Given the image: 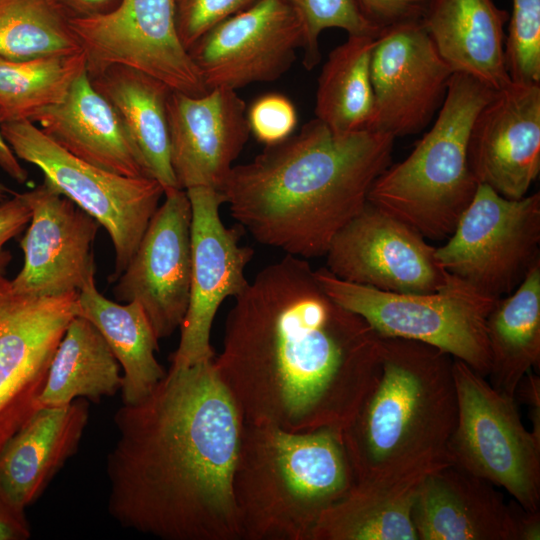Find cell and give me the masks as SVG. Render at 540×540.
<instances>
[{"instance_id": "obj_17", "label": "cell", "mask_w": 540, "mask_h": 540, "mask_svg": "<svg viewBox=\"0 0 540 540\" xmlns=\"http://www.w3.org/2000/svg\"><path fill=\"white\" fill-rule=\"evenodd\" d=\"M164 196L113 289L117 301L143 307L158 339L181 327L191 284V203L181 188Z\"/></svg>"}, {"instance_id": "obj_36", "label": "cell", "mask_w": 540, "mask_h": 540, "mask_svg": "<svg viewBox=\"0 0 540 540\" xmlns=\"http://www.w3.org/2000/svg\"><path fill=\"white\" fill-rule=\"evenodd\" d=\"M246 115L250 133L266 146L290 137L298 123L294 104L279 93L260 96L251 104Z\"/></svg>"}, {"instance_id": "obj_43", "label": "cell", "mask_w": 540, "mask_h": 540, "mask_svg": "<svg viewBox=\"0 0 540 540\" xmlns=\"http://www.w3.org/2000/svg\"><path fill=\"white\" fill-rule=\"evenodd\" d=\"M0 168L13 180L23 184L28 179V172L21 166L18 158L0 132Z\"/></svg>"}, {"instance_id": "obj_12", "label": "cell", "mask_w": 540, "mask_h": 540, "mask_svg": "<svg viewBox=\"0 0 540 540\" xmlns=\"http://www.w3.org/2000/svg\"><path fill=\"white\" fill-rule=\"evenodd\" d=\"M0 253V451L40 409L53 355L77 316L78 293L42 297L16 291Z\"/></svg>"}, {"instance_id": "obj_32", "label": "cell", "mask_w": 540, "mask_h": 540, "mask_svg": "<svg viewBox=\"0 0 540 540\" xmlns=\"http://www.w3.org/2000/svg\"><path fill=\"white\" fill-rule=\"evenodd\" d=\"M81 50L56 0H0V57L27 60Z\"/></svg>"}, {"instance_id": "obj_20", "label": "cell", "mask_w": 540, "mask_h": 540, "mask_svg": "<svg viewBox=\"0 0 540 540\" xmlns=\"http://www.w3.org/2000/svg\"><path fill=\"white\" fill-rule=\"evenodd\" d=\"M245 102L229 88L192 97L171 91L167 100L171 164L179 188L221 191L250 129Z\"/></svg>"}, {"instance_id": "obj_11", "label": "cell", "mask_w": 540, "mask_h": 540, "mask_svg": "<svg viewBox=\"0 0 540 540\" xmlns=\"http://www.w3.org/2000/svg\"><path fill=\"white\" fill-rule=\"evenodd\" d=\"M94 76L111 66L145 73L192 97L208 93L202 76L182 44L176 0H120L110 11L70 19Z\"/></svg>"}, {"instance_id": "obj_23", "label": "cell", "mask_w": 540, "mask_h": 540, "mask_svg": "<svg viewBox=\"0 0 540 540\" xmlns=\"http://www.w3.org/2000/svg\"><path fill=\"white\" fill-rule=\"evenodd\" d=\"M89 419V403L78 398L40 408L0 451V492L25 511L78 450Z\"/></svg>"}, {"instance_id": "obj_37", "label": "cell", "mask_w": 540, "mask_h": 540, "mask_svg": "<svg viewBox=\"0 0 540 540\" xmlns=\"http://www.w3.org/2000/svg\"><path fill=\"white\" fill-rule=\"evenodd\" d=\"M363 17L380 33L393 26L421 22L431 0H354Z\"/></svg>"}, {"instance_id": "obj_34", "label": "cell", "mask_w": 540, "mask_h": 540, "mask_svg": "<svg viewBox=\"0 0 540 540\" xmlns=\"http://www.w3.org/2000/svg\"><path fill=\"white\" fill-rule=\"evenodd\" d=\"M505 65L512 82L540 84V0H512Z\"/></svg>"}, {"instance_id": "obj_38", "label": "cell", "mask_w": 540, "mask_h": 540, "mask_svg": "<svg viewBox=\"0 0 540 540\" xmlns=\"http://www.w3.org/2000/svg\"><path fill=\"white\" fill-rule=\"evenodd\" d=\"M31 209L24 193H13V197L0 204V253L4 244L17 236L29 223Z\"/></svg>"}, {"instance_id": "obj_27", "label": "cell", "mask_w": 540, "mask_h": 540, "mask_svg": "<svg viewBox=\"0 0 540 540\" xmlns=\"http://www.w3.org/2000/svg\"><path fill=\"white\" fill-rule=\"evenodd\" d=\"M424 476L355 483L322 514L311 540H418L412 508Z\"/></svg>"}, {"instance_id": "obj_22", "label": "cell", "mask_w": 540, "mask_h": 540, "mask_svg": "<svg viewBox=\"0 0 540 540\" xmlns=\"http://www.w3.org/2000/svg\"><path fill=\"white\" fill-rule=\"evenodd\" d=\"M72 155L109 172L152 178L113 105L93 86L86 70L64 100L32 120Z\"/></svg>"}, {"instance_id": "obj_30", "label": "cell", "mask_w": 540, "mask_h": 540, "mask_svg": "<svg viewBox=\"0 0 540 540\" xmlns=\"http://www.w3.org/2000/svg\"><path fill=\"white\" fill-rule=\"evenodd\" d=\"M376 37L348 36L330 52L322 67L316 119L336 134L370 129L375 106L370 61Z\"/></svg>"}, {"instance_id": "obj_19", "label": "cell", "mask_w": 540, "mask_h": 540, "mask_svg": "<svg viewBox=\"0 0 540 540\" xmlns=\"http://www.w3.org/2000/svg\"><path fill=\"white\" fill-rule=\"evenodd\" d=\"M468 161L478 184L509 199L527 195L540 172V84L495 91L472 124Z\"/></svg>"}, {"instance_id": "obj_39", "label": "cell", "mask_w": 540, "mask_h": 540, "mask_svg": "<svg viewBox=\"0 0 540 540\" xmlns=\"http://www.w3.org/2000/svg\"><path fill=\"white\" fill-rule=\"evenodd\" d=\"M515 397L526 405L532 423L530 431L540 441V378L532 370L525 374L518 383Z\"/></svg>"}, {"instance_id": "obj_1", "label": "cell", "mask_w": 540, "mask_h": 540, "mask_svg": "<svg viewBox=\"0 0 540 540\" xmlns=\"http://www.w3.org/2000/svg\"><path fill=\"white\" fill-rule=\"evenodd\" d=\"M379 341L286 254L234 297L213 364L244 421L342 432L379 376Z\"/></svg>"}, {"instance_id": "obj_40", "label": "cell", "mask_w": 540, "mask_h": 540, "mask_svg": "<svg viewBox=\"0 0 540 540\" xmlns=\"http://www.w3.org/2000/svg\"><path fill=\"white\" fill-rule=\"evenodd\" d=\"M30 536L25 511L11 505L0 492V540H26Z\"/></svg>"}, {"instance_id": "obj_3", "label": "cell", "mask_w": 540, "mask_h": 540, "mask_svg": "<svg viewBox=\"0 0 540 540\" xmlns=\"http://www.w3.org/2000/svg\"><path fill=\"white\" fill-rule=\"evenodd\" d=\"M395 138L336 134L318 119L234 165L222 189L232 217L261 244L300 258L325 256L391 164Z\"/></svg>"}, {"instance_id": "obj_13", "label": "cell", "mask_w": 540, "mask_h": 540, "mask_svg": "<svg viewBox=\"0 0 540 540\" xmlns=\"http://www.w3.org/2000/svg\"><path fill=\"white\" fill-rule=\"evenodd\" d=\"M186 191L192 210L190 298L179 345L171 356L173 367L214 359L213 320L226 298L248 286L244 271L254 255L252 248L240 244L243 228L222 222L219 208L225 200L219 190L198 186Z\"/></svg>"}, {"instance_id": "obj_8", "label": "cell", "mask_w": 540, "mask_h": 540, "mask_svg": "<svg viewBox=\"0 0 540 540\" xmlns=\"http://www.w3.org/2000/svg\"><path fill=\"white\" fill-rule=\"evenodd\" d=\"M18 159L38 167L44 181L92 216L108 232L115 252V282L134 255L164 195L149 177H128L72 155L28 120L0 125Z\"/></svg>"}, {"instance_id": "obj_33", "label": "cell", "mask_w": 540, "mask_h": 540, "mask_svg": "<svg viewBox=\"0 0 540 540\" xmlns=\"http://www.w3.org/2000/svg\"><path fill=\"white\" fill-rule=\"evenodd\" d=\"M298 16L303 28V65L313 69L321 60L319 38L325 29L376 37L379 32L363 17L354 0H282Z\"/></svg>"}, {"instance_id": "obj_28", "label": "cell", "mask_w": 540, "mask_h": 540, "mask_svg": "<svg viewBox=\"0 0 540 540\" xmlns=\"http://www.w3.org/2000/svg\"><path fill=\"white\" fill-rule=\"evenodd\" d=\"M486 332L489 383L514 398L522 377L540 363V262L512 293L497 299Z\"/></svg>"}, {"instance_id": "obj_21", "label": "cell", "mask_w": 540, "mask_h": 540, "mask_svg": "<svg viewBox=\"0 0 540 540\" xmlns=\"http://www.w3.org/2000/svg\"><path fill=\"white\" fill-rule=\"evenodd\" d=\"M418 540H517L510 504L494 485L453 465L424 476L412 508Z\"/></svg>"}, {"instance_id": "obj_29", "label": "cell", "mask_w": 540, "mask_h": 540, "mask_svg": "<svg viewBox=\"0 0 540 540\" xmlns=\"http://www.w3.org/2000/svg\"><path fill=\"white\" fill-rule=\"evenodd\" d=\"M120 364L98 329L75 316L51 360L39 397L42 407H59L78 398L99 402L122 387Z\"/></svg>"}, {"instance_id": "obj_18", "label": "cell", "mask_w": 540, "mask_h": 540, "mask_svg": "<svg viewBox=\"0 0 540 540\" xmlns=\"http://www.w3.org/2000/svg\"><path fill=\"white\" fill-rule=\"evenodd\" d=\"M24 196L31 218L20 241L24 264L11 280L13 288L42 297L79 292L94 278L93 242L100 224L45 181Z\"/></svg>"}, {"instance_id": "obj_35", "label": "cell", "mask_w": 540, "mask_h": 540, "mask_svg": "<svg viewBox=\"0 0 540 540\" xmlns=\"http://www.w3.org/2000/svg\"><path fill=\"white\" fill-rule=\"evenodd\" d=\"M258 0H176L180 40L188 50L202 35Z\"/></svg>"}, {"instance_id": "obj_15", "label": "cell", "mask_w": 540, "mask_h": 540, "mask_svg": "<svg viewBox=\"0 0 540 540\" xmlns=\"http://www.w3.org/2000/svg\"><path fill=\"white\" fill-rule=\"evenodd\" d=\"M304 44L295 11L282 0H258L202 35L188 52L208 91L237 90L280 78Z\"/></svg>"}, {"instance_id": "obj_25", "label": "cell", "mask_w": 540, "mask_h": 540, "mask_svg": "<svg viewBox=\"0 0 540 540\" xmlns=\"http://www.w3.org/2000/svg\"><path fill=\"white\" fill-rule=\"evenodd\" d=\"M90 78L118 112L150 176L163 186L164 192L179 188L171 164L167 117V100L172 90L161 81L124 66L108 67Z\"/></svg>"}, {"instance_id": "obj_9", "label": "cell", "mask_w": 540, "mask_h": 540, "mask_svg": "<svg viewBox=\"0 0 540 540\" xmlns=\"http://www.w3.org/2000/svg\"><path fill=\"white\" fill-rule=\"evenodd\" d=\"M453 376L458 414L447 444L450 464L540 511V441L524 426L515 398L457 359Z\"/></svg>"}, {"instance_id": "obj_7", "label": "cell", "mask_w": 540, "mask_h": 540, "mask_svg": "<svg viewBox=\"0 0 540 540\" xmlns=\"http://www.w3.org/2000/svg\"><path fill=\"white\" fill-rule=\"evenodd\" d=\"M315 274L329 297L361 316L379 336L428 344L487 378L486 323L496 298L452 275L435 292L395 293L344 281L326 267Z\"/></svg>"}, {"instance_id": "obj_10", "label": "cell", "mask_w": 540, "mask_h": 540, "mask_svg": "<svg viewBox=\"0 0 540 540\" xmlns=\"http://www.w3.org/2000/svg\"><path fill=\"white\" fill-rule=\"evenodd\" d=\"M447 242L442 267L479 292L512 293L540 262V193L509 199L479 184Z\"/></svg>"}, {"instance_id": "obj_44", "label": "cell", "mask_w": 540, "mask_h": 540, "mask_svg": "<svg viewBox=\"0 0 540 540\" xmlns=\"http://www.w3.org/2000/svg\"><path fill=\"white\" fill-rule=\"evenodd\" d=\"M6 200L5 190L0 187V202Z\"/></svg>"}, {"instance_id": "obj_24", "label": "cell", "mask_w": 540, "mask_h": 540, "mask_svg": "<svg viewBox=\"0 0 540 540\" xmlns=\"http://www.w3.org/2000/svg\"><path fill=\"white\" fill-rule=\"evenodd\" d=\"M509 16L492 0H431L421 24L453 73L499 90L511 83L504 54Z\"/></svg>"}, {"instance_id": "obj_41", "label": "cell", "mask_w": 540, "mask_h": 540, "mask_svg": "<svg viewBox=\"0 0 540 540\" xmlns=\"http://www.w3.org/2000/svg\"><path fill=\"white\" fill-rule=\"evenodd\" d=\"M120 0H56L70 18H84L112 10Z\"/></svg>"}, {"instance_id": "obj_42", "label": "cell", "mask_w": 540, "mask_h": 540, "mask_svg": "<svg viewBox=\"0 0 540 540\" xmlns=\"http://www.w3.org/2000/svg\"><path fill=\"white\" fill-rule=\"evenodd\" d=\"M517 540H539L540 539V511H528L517 502L512 503Z\"/></svg>"}, {"instance_id": "obj_6", "label": "cell", "mask_w": 540, "mask_h": 540, "mask_svg": "<svg viewBox=\"0 0 540 540\" xmlns=\"http://www.w3.org/2000/svg\"><path fill=\"white\" fill-rule=\"evenodd\" d=\"M495 91L472 76L454 73L433 126L404 160L376 178L368 203L426 239L448 238L479 185L469 166V135Z\"/></svg>"}, {"instance_id": "obj_2", "label": "cell", "mask_w": 540, "mask_h": 540, "mask_svg": "<svg viewBox=\"0 0 540 540\" xmlns=\"http://www.w3.org/2000/svg\"><path fill=\"white\" fill-rule=\"evenodd\" d=\"M243 418L212 360L170 366L114 414L108 512L164 540H240L232 479Z\"/></svg>"}, {"instance_id": "obj_14", "label": "cell", "mask_w": 540, "mask_h": 540, "mask_svg": "<svg viewBox=\"0 0 540 540\" xmlns=\"http://www.w3.org/2000/svg\"><path fill=\"white\" fill-rule=\"evenodd\" d=\"M327 269L347 282L395 293H431L451 275L418 231L367 202L334 237Z\"/></svg>"}, {"instance_id": "obj_31", "label": "cell", "mask_w": 540, "mask_h": 540, "mask_svg": "<svg viewBox=\"0 0 540 540\" xmlns=\"http://www.w3.org/2000/svg\"><path fill=\"white\" fill-rule=\"evenodd\" d=\"M87 70L83 50L27 60L0 57V125L28 120L64 100Z\"/></svg>"}, {"instance_id": "obj_4", "label": "cell", "mask_w": 540, "mask_h": 540, "mask_svg": "<svg viewBox=\"0 0 540 540\" xmlns=\"http://www.w3.org/2000/svg\"><path fill=\"white\" fill-rule=\"evenodd\" d=\"M380 373L342 442L356 483L426 475L451 465L458 414L454 358L428 344L380 336Z\"/></svg>"}, {"instance_id": "obj_26", "label": "cell", "mask_w": 540, "mask_h": 540, "mask_svg": "<svg viewBox=\"0 0 540 540\" xmlns=\"http://www.w3.org/2000/svg\"><path fill=\"white\" fill-rule=\"evenodd\" d=\"M77 315L98 329L123 369L122 403L133 404L149 394L166 371L155 357L159 339L143 307L137 301L107 299L93 278L78 293Z\"/></svg>"}, {"instance_id": "obj_5", "label": "cell", "mask_w": 540, "mask_h": 540, "mask_svg": "<svg viewBox=\"0 0 540 540\" xmlns=\"http://www.w3.org/2000/svg\"><path fill=\"white\" fill-rule=\"evenodd\" d=\"M355 483L341 432L243 420L232 479L241 539L311 540L322 514Z\"/></svg>"}, {"instance_id": "obj_16", "label": "cell", "mask_w": 540, "mask_h": 540, "mask_svg": "<svg viewBox=\"0 0 540 540\" xmlns=\"http://www.w3.org/2000/svg\"><path fill=\"white\" fill-rule=\"evenodd\" d=\"M453 74L421 22L380 31L370 61V129L395 139L419 133L439 111Z\"/></svg>"}]
</instances>
